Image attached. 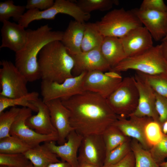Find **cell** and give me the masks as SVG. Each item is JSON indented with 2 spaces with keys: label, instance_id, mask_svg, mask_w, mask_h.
<instances>
[{
  "label": "cell",
  "instance_id": "6da1fadb",
  "mask_svg": "<svg viewBox=\"0 0 167 167\" xmlns=\"http://www.w3.org/2000/svg\"><path fill=\"white\" fill-rule=\"evenodd\" d=\"M61 101L70 112L71 127L83 136L102 134L118 118L106 99L93 92L85 91Z\"/></svg>",
  "mask_w": 167,
  "mask_h": 167
},
{
  "label": "cell",
  "instance_id": "7a4b0ae2",
  "mask_svg": "<svg viewBox=\"0 0 167 167\" xmlns=\"http://www.w3.org/2000/svg\"><path fill=\"white\" fill-rule=\"evenodd\" d=\"M27 31V42L22 50L15 53V65L28 82H32L41 79L38 63L41 50L50 42L61 41L64 32L53 31L48 24Z\"/></svg>",
  "mask_w": 167,
  "mask_h": 167
},
{
  "label": "cell",
  "instance_id": "3957f363",
  "mask_svg": "<svg viewBox=\"0 0 167 167\" xmlns=\"http://www.w3.org/2000/svg\"><path fill=\"white\" fill-rule=\"evenodd\" d=\"M38 63L42 80L62 83L74 76L73 58L60 41L50 42L43 47Z\"/></svg>",
  "mask_w": 167,
  "mask_h": 167
},
{
  "label": "cell",
  "instance_id": "277c9868",
  "mask_svg": "<svg viewBox=\"0 0 167 167\" xmlns=\"http://www.w3.org/2000/svg\"><path fill=\"white\" fill-rule=\"evenodd\" d=\"M130 70L151 75L167 76V59L161 44L153 46L137 55L127 57L110 71L120 73Z\"/></svg>",
  "mask_w": 167,
  "mask_h": 167
},
{
  "label": "cell",
  "instance_id": "5b68a950",
  "mask_svg": "<svg viewBox=\"0 0 167 167\" xmlns=\"http://www.w3.org/2000/svg\"><path fill=\"white\" fill-rule=\"evenodd\" d=\"M97 28L104 37L121 38L132 30L143 26L131 10L123 8L113 9L95 23Z\"/></svg>",
  "mask_w": 167,
  "mask_h": 167
},
{
  "label": "cell",
  "instance_id": "8992f818",
  "mask_svg": "<svg viewBox=\"0 0 167 167\" xmlns=\"http://www.w3.org/2000/svg\"><path fill=\"white\" fill-rule=\"evenodd\" d=\"M139 93L134 76L122 80L116 89L106 99L112 110L117 116L128 118L135 110Z\"/></svg>",
  "mask_w": 167,
  "mask_h": 167
},
{
  "label": "cell",
  "instance_id": "52a82bcc",
  "mask_svg": "<svg viewBox=\"0 0 167 167\" xmlns=\"http://www.w3.org/2000/svg\"><path fill=\"white\" fill-rule=\"evenodd\" d=\"M59 14L69 15L75 20L83 23L88 20L91 17L90 14L84 12L76 2L68 0H56L53 6L46 10H28L18 23L25 28L33 21L41 19L53 20Z\"/></svg>",
  "mask_w": 167,
  "mask_h": 167
},
{
  "label": "cell",
  "instance_id": "ba28073f",
  "mask_svg": "<svg viewBox=\"0 0 167 167\" xmlns=\"http://www.w3.org/2000/svg\"><path fill=\"white\" fill-rule=\"evenodd\" d=\"M0 96L15 98L28 94L26 77L11 62L3 60L0 62Z\"/></svg>",
  "mask_w": 167,
  "mask_h": 167
},
{
  "label": "cell",
  "instance_id": "9c48e42d",
  "mask_svg": "<svg viewBox=\"0 0 167 167\" xmlns=\"http://www.w3.org/2000/svg\"><path fill=\"white\" fill-rule=\"evenodd\" d=\"M86 72L68 78L62 83L42 80L41 83L42 100L44 102L59 99L69 98L85 91L83 86V80Z\"/></svg>",
  "mask_w": 167,
  "mask_h": 167
},
{
  "label": "cell",
  "instance_id": "30bf717a",
  "mask_svg": "<svg viewBox=\"0 0 167 167\" xmlns=\"http://www.w3.org/2000/svg\"><path fill=\"white\" fill-rule=\"evenodd\" d=\"M122 78L120 73L93 71L86 72L83 80L84 91L97 93L107 99L120 84Z\"/></svg>",
  "mask_w": 167,
  "mask_h": 167
},
{
  "label": "cell",
  "instance_id": "8fae6325",
  "mask_svg": "<svg viewBox=\"0 0 167 167\" xmlns=\"http://www.w3.org/2000/svg\"><path fill=\"white\" fill-rule=\"evenodd\" d=\"M32 111L28 108H21L11 129L10 135L18 137L32 147L40 144L42 142L57 141V134L49 135L41 134L26 125V121L32 115Z\"/></svg>",
  "mask_w": 167,
  "mask_h": 167
},
{
  "label": "cell",
  "instance_id": "7c38bea8",
  "mask_svg": "<svg viewBox=\"0 0 167 167\" xmlns=\"http://www.w3.org/2000/svg\"><path fill=\"white\" fill-rule=\"evenodd\" d=\"M134 77L139 92V99L137 107L131 115L140 117H148L159 123L156 108L155 91L140 72L136 71Z\"/></svg>",
  "mask_w": 167,
  "mask_h": 167
},
{
  "label": "cell",
  "instance_id": "4fadbf2b",
  "mask_svg": "<svg viewBox=\"0 0 167 167\" xmlns=\"http://www.w3.org/2000/svg\"><path fill=\"white\" fill-rule=\"evenodd\" d=\"M78 153L79 162H86L97 167H102L106 150L102 134L83 136Z\"/></svg>",
  "mask_w": 167,
  "mask_h": 167
},
{
  "label": "cell",
  "instance_id": "5bb4252c",
  "mask_svg": "<svg viewBox=\"0 0 167 167\" xmlns=\"http://www.w3.org/2000/svg\"><path fill=\"white\" fill-rule=\"evenodd\" d=\"M156 41L167 36V11L135 8L131 10Z\"/></svg>",
  "mask_w": 167,
  "mask_h": 167
},
{
  "label": "cell",
  "instance_id": "9a60e30c",
  "mask_svg": "<svg viewBox=\"0 0 167 167\" xmlns=\"http://www.w3.org/2000/svg\"><path fill=\"white\" fill-rule=\"evenodd\" d=\"M49 110L52 123L56 129L58 136L57 141L59 145L66 141L69 133L74 130L70 122V113L59 99L44 102Z\"/></svg>",
  "mask_w": 167,
  "mask_h": 167
},
{
  "label": "cell",
  "instance_id": "2e32d148",
  "mask_svg": "<svg viewBox=\"0 0 167 167\" xmlns=\"http://www.w3.org/2000/svg\"><path fill=\"white\" fill-rule=\"evenodd\" d=\"M71 56L74 61L72 74L76 75L84 72L96 70L104 72L111 69L101 53V48Z\"/></svg>",
  "mask_w": 167,
  "mask_h": 167
},
{
  "label": "cell",
  "instance_id": "e0dca14e",
  "mask_svg": "<svg viewBox=\"0 0 167 167\" xmlns=\"http://www.w3.org/2000/svg\"><path fill=\"white\" fill-rule=\"evenodd\" d=\"M127 57L139 54L152 47V37L143 26L135 28L120 38Z\"/></svg>",
  "mask_w": 167,
  "mask_h": 167
},
{
  "label": "cell",
  "instance_id": "ac0fdd59",
  "mask_svg": "<svg viewBox=\"0 0 167 167\" xmlns=\"http://www.w3.org/2000/svg\"><path fill=\"white\" fill-rule=\"evenodd\" d=\"M83 137L73 130L68 135L66 141L62 145H57L54 141L44 143L50 151L64 161L72 167H78V153Z\"/></svg>",
  "mask_w": 167,
  "mask_h": 167
},
{
  "label": "cell",
  "instance_id": "d6986e66",
  "mask_svg": "<svg viewBox=\"0 0 167 167\" xmlns=\"http://www.w3.org/2000/svg\"><path fill=\"white\" fill-rule=\"evenodd\" d=\"M152 120L148 117H140L134 115H131L128 118L118 117L117 120L113 124L126 136L136 139L145 149L149 150L151 148L146 139L144 128L147 123Z\"/></svg>",
  "mask_w": 167,
  "mask_h": 167
},
{
  "label": "cell",
  "instance_id": "ffe728a7",
  "mask_svg": "<svg viewBox=\"0 0 167 167\" xmlns=\"http://www.w3.org/2000/svg\"><path fill=\"white\" fill-rule=\"evenodd\" d=\"M1 28L0 48H7L15 53L22 50L27 42L28 32L19 24L9 21L3 22Z\"/></svg>",
  "mask_w": 167,
  "mask_h": 167
},
{
  "label": "cell",
  "instance_id": "44dd1931",
  "mask_svg": "<svg viewBox=\"0 0 167 167\" xmlns=\"http://www.w3.org/2000/svg\"><path fill=\"white\" fill-rule=\"evenodd\" d=\"M32 102L37 108L38 111L36 114L32 115L27 119L26 125L41 134H57L51 122L49 110L45 103L40 98Z\"/></svg>",
  "mask_w": 167,
  "mask_h": 167
},
{
  "label": "cell",
  "instance_id": "7402d4cb",
  "mask_svg": "<svg viewBox=\"0 0 167 167\" xmlns=\"http://www.w3.org/2000/svg\"><path fill=\"white\" fill-rule=\"evenodd\" d=\"M85 26V23L71 20L63 32L61 42L71 55L82 52L81 46Z\"/></svg>",
  "mask_w": 167,
  "mask_h": 167
},
{
  "label": "cell",
  "instance_id": "603a6c76",
  "mask_svg": "<svg viewBox=\"0 0 167 167\" xmlns=\"http://www.w3.org/2000/svg\"><path fill=\"white\" fill-rule=\"evenodd\" d=\"M101 50L111 69L127 58L120 38L105 37Z\"/></svg>",
  "mask_w": 167,
  "mask_h": 167
},
{
  "label": "cell",
  "instance_id": "cb8c5ba5",
  "mask_svg": "<svg viewBox=\"0 0 167 167\" xmlns=\"http://www.w3.org/2000/svg\"><path fill=\"white\" fill-rule=\"evenodd\" d=\"M24 154L34 167H47L51 164L60 161L44 143L31 148Z\"/></svg>",
  "mask_w": 167,
  "mask_h": 167
},
{
  "label": "cell",
  "instance_id": "d4e9b609",
  "mask_svg": "<svg viewBox=\"0 0 167 167\" xmlns=\"http://www.w3.org/2000/svg\"><path fill=\"white\" fill-rule=\"evenodd\" d=\"M104 37L97 29L95 23H85L81 51L85 52L101 48Z\"/></svg>",
  "mask_w": 167,
  "mask_h": 167
},
{
  "label": "cell",
  "instance_id": "484cf974",
  "mask_svg": "<svg viewBox=\"0 0 167 167\" xmlns=\"http://www.w3.org/2000/svg\"><path fill=\"white\" fill-rule=\"evenodd\" d=\"M39 93L36 92H28L22 96L15 98H9L0 96V113L3 112L9 107L22 106L31 109L32 111L37 112L38 109L32 101L39 99Z\"/></svg>",
  "mask_w": 167,
  "mask_h": 167
},
{
  "label": "cell",
  "instance_id": "4316f807",
  "mask_svg": "<svg viewBox=\"0 0 167 167\" xmlns=\"http://www.w3.org/2000/svg\"><path fill=\"white\" fill-rule=\"evenodd\" d=\"M131 145L135 159V167H160L149 150L145 149L137 140L131 139Z\"/></svg>",
  "mask_w": 167,
  "mask_h": 167
},
{
  "label": "cell",
  "instance_id": "83f0119b",
  "mask_svg": "<svg viewBox=\"0 0 167 167\" xmlns=\"http://www.w3.org/2000/svg\"><path fill=\"white\" fill-rule=\"evenodd\" d=\"M102 135L106 148V155L118 146L131 139L113 124L107 128Z\"/></svg>",
  "mask_w": 167,
  "mask_h": 167
},
{
  "label": "cell",
  "instance_id": "f1b7e54d",
  "mask_svg": "<svg viewBox=\"0 0 167 167\" xmlns=\"http://www.w3.org/2000/svg\"><path fill=\"white\" fill-rule=\"evenodd\" d=\"M32 148L15 136L10 135L0 139V153L24 154Z\"/></svg>",
  "mask_w": 167,
  "mask_h": 167
},
{
  "label": "cell",
  "instance_id": "f546056e",
  "mask_svg": "<svg viewBox=\"0 0 167 167\" xmlns=\"http://www.w3.org/2000/svg\"><path fill=\"white\" fill-rule=\"evenodd\" d=\"M25 6L16 5L12 0L0 2V21H8L10 18L18 22L24 15Z\"/></svg>",
  "mask_w": 167,
  "mask_h": 167
},
{
  "label": "cell",
  "instance_id": "4dcf8cb0",
  "mask_svg": "<svg viewBox=\"0 0 167 167\" xmlns=\"http://www.w3.org/2000/svg\"><path fill=\"white\" fill-rule=\"evenodd\" d=\"M75 2L84 12L89 14L95 10H109L119 4L117 0H78Z\"/></svg>",
  "mask_w": 167,
  "mask_h": 167
},
{
  "label": "cell",
  "instance_id": "1f68e13d",
  "mask_svg": "<svg viewBox=\"0 0 167 167\" xmlns=\"http://www.w3.org/2000/svg\"><path fill=\"white\" fill-rule=\"evenodd\" d=\"M20 109L13 107L8 110L0 113V139L11 135V129Z\"/></svg>",
  "mask_w": 167,
  "mask_h": 167
},
{
  "label": "cell",
  "instance_id": "d6a6232c",
  "mask_svg": "<svg viewBox=\"0 0 167 167\" xmlns=\"http://www.w3.org/2000/svg\"><path fill=\"white\" fill-rule=\"evenodd\" d=\"M144 135L147 143L151 148L161 141L165 134L159 123L152 120L146 124Z\"/></svg>",
  "mask_w": 167,
  "mask_h": 167
},
{
  "label": "cell",
  "instance_id": "836d02e7",
  "mask_svg": "<svg viewBox=\"0 0 167 167\" xmlns=\"http://www.w3.org/2000/svg\"><path fill=\"white\" fill-rule=\"evenodd\" d=\"M131 139L123 143L107 154L103 166L115 164L125 157L131 151Z\"/></svg>",
  "mask_w": 167,
  "mask_h": 167
},
{
  "label": "cell",
  "instance_id": "e575fe53",
  "mask_svg": "<svg viewBox=\"0 0 167 167\" xmlns=\"http://www.w3.org/2000/svg\"><path fill=\"white\" fill-rule=\"evenodd\" d=\"M31 164L23 153H0V165L9 167H28Z\"/></svg>",
  "mask_w": 167,
  "mask_h": 167
},
{
  "label": "cell",
  "instance_id": "d590c367",
  "mask_svg": "<svg viewBox=\"0 0 167 167\" xmlns=\"http://www.w3.org/2000/svg\"><path fill=\"white\" fill-rule=\"evenodd\" d=\"M141 73L156 93L167 98V76L151 75Z\"/></svg>",
  "mask_w": 167,
  "mask_h": 167
},
{
  "label": "cell",
  "instance_id": "8d00e7d4",
  "mask_svg": "<svg viewBox=\"0 0 167 167\" xmlns=\"http://www.w3.org/2000/svg\"><path fill=\"white\" fill-rule=\"evenodd\" d=\"M153 158L159 165L164 162L167 157V134L159 143L152 147L149 150Z\"/></svg>",
  "mask_w": 167,
  "mask_h": 167
},
{
  "label": "cell",
  "instance_id": "74e56055",
  "mask_svg": "<svg viewBox=\"0 0 167 167\" xmlns=\"http://www.w3.org/2000/svg\"><path fill=\"white\" fill-rule=\"evenodd\" d=\"M156 96V108L159 116V122L161 127L167 121V98L155 92Z\"/></svg>",
  "mask_w": 167,
  "mask_h": 167
},
{
  "label": "cell",
  "instance_id": "f35d334b",
  "mask_svg": "<svg viewBox=\"0 0 167 167\" xmlns=\"http://www.w3.org/2000/svg\"><path fill=\"white\" fill-rule=\"evenodd\" d=\"M139 8L162 12L167 11V6L163 0H144Z\"/></svg>",
  "mask_w": 167,
  "mask_h": 167
},
{
  "label": "cell",
  "instance_id": "ab89813d",
  "mask_svg": "<svg viewBox=\"0 0 167 167\" xmlns=\"http://www.w3.org/2000/svg\"><path fill=\"white\" fill-rule=\"evenodd\" d=\"M54 2L53 0H28L25 7L28 10L37 9L44 11L52 6Z\"/></svg>",
  "mask_w": 167,
  "mask_h": 167
},
{
  "label": "cell",
  "instance_id": "60d3db41",
  "mask_svg": "<svg viewBox=\"0 0 167 167\" xmlns=\"http://www.w3.org/2000/svg\"><path fill=\"white\" fill-rule=\"evenodd\" d=\"M135 159L134 154L131 151L123 159L113 164L102 167H135Z\"/></svg>",
  "mask_w": 167,
  "mask_h": 167
},
{
  "label": "cell",
  "instance_id": "b9f144b4",
  "mask_svg": "<svg viewBox=\"0 0 167 167\" xmlns=\"http://www.w3.org/2000/svg\"><path fill=\"white\" fill-rule=\"evenodd\" d=\"M47 167H72L68 163L65 161H61L52 163L49 165Z\"/></svg>",
  "mask_w": 167,
  "mask_h": 167
},
{
  "label": "cell",
  "instance_id": "7bdbcfd3",
  "mask_svg": "<svg viewBox=\"0 0 167 167\" xmlns=\"http://www.w3.org/2000/svg\"><path fill=\"white\" fill-rule=\"evenodd\" d=\"M161 44L163 53L167 59V38L163 39Z\"/></svg>",
  "mask_w": 167,
  "mask_h": 167
},
{
  "label": "cell",
  "instance_id": "ee69618b",
  "mask_svg": "<svg viewBox=\"0 0 167 167\" xmlns=\"http://www.w3.org/2000/svg\"><path fill=\"white\" fill-rule=\"evenodd\" d=\"M78 167H97L93 165L84 162H79Z\"/></svg>",
  "mask_w": 167,
  "mask_h": 167
},
{
  "label": "cell",
  "instance_id": "f6af8a7d",
  "mask_svg": "<svg viewBox=\"0 0 167 167\" xmlns=\"http://www.w3.org/2000/svg\"><path fill=\"white\" fill-rule=\"evenodd\" d=\"M161 129L163 133L165 135L167 134V121L165 122L161 126Z\"/></svg>",
  "mask_w": 167,
  "mask_h": 167
},
{
  "label": "cell",
  "instance_id": "bcb514c9",
  "mask_svg": "<svg viewBox=\"0 0 167 167\" xmlns=\"http://www.w3.org/2000/svg\"><path fill=\"white\" fill-rule=\"evenodd\" d=\"M160 167H167V161H164L159 165Z\"/></svg>",
  "mask_w": 167,
  "mask_h": 167
},
{
  "label": "cell",
  "instance_id": "7dc6e473",
  "mask_svg": "<svg viewBox=\"0 0 167 167\" xmlns=\"http://www.w3.org/2000/svg\"><path fill=\"white\" fill-rule=\"evenodd\" d=\"M28 167H34L33 166V165L31 163V164Z\"/></svg>",
  "mask_w": 167,
  "mask_h": 167
},
{
  "label": "cell",
  "instance_id": "c3c4849f",
  "mask_svg": "<svg viewBox=\"0 0 167 167\" xmlns=\"http://www.w3.org/2000/svg\"><path fill=\"white\" fill-rule=\"evenodd\" d=\"M0 167H9L6 166H4V165H0Z\"/></svg>",
  "mask_w": 167,
  "mask_h": 167
},
{
  "label": "cell",
  "instance_id": "681fc988",
  "mask_svg": "<svg viewBox=\"0 0 167 167\" xmlns=\"http://www.w3.org/2000/svg\"><path fill=\"white\" fill-rule=\"evenodd\" d=\"M167 38V36L164 39Z\"/></svg>",
  "mask_w": 167,
  "mask_h": 167
}]
</instances>
